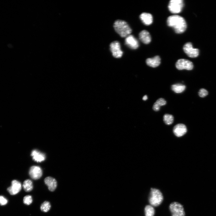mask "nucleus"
<instances>
[{"instance_id": "1", "label": "nucleus", "mask_w": 216, "mask_h": 216, "mask_svg": "<svg viewBox=\"0 0 216 216\" xmlns=\"http://www.w3.org/2000/svg\"><path fill=\"white\" fill-rule=\"evenodd\" d=\"M167 23L168 26L173 28L177 33H182L187 29L185 20L179 15H175L169 16L167 19Z\"/></svg>"}, {"instance_id": "2", "label": "nucleus", "mask_w": 216, "mask_h": 216, "mask_svg": "<svg viewBox=\"0 0 216 216\" xmlns=\"http://www.w3.org/2000/svg\"><path fill=\"white\" fill-rule=\"evenodd\" d=\"M113 27L116 32L123 38H126L132 32L131 28L128 23L123 20H116L114 23Z\"/></svg>"}, {"instance_id": "3", "label": "nucleus", "mask_w": 216, "mask_h": 216, "mask_svg": "<svg viewBox=\"0 0 216 216\" xmlns=\"http://www.w3.org/2000/svg\"><path fill=\"white\" fill-rule=\"evenodd\" d=\"M163 197L160 191L157 189L151 188L149 197V202L153 207L160 205L163 201Z\"/></svg>"}, {"instance_id": "4", "label": "nucleus", "mask_w": 216, "mask_h": 216, "mask_svg": "<svg viewBox=\"0 0 216 216\" xmlns=\"http://www.w3.org/2000/svg\"><path fill=\"white\" fill-rule=\"evenodd\" d=\"M184 7L183 0H172L168 6L170 11L173 14H178L182 11Z\"/></svg>"}, {"instance_id": "5", "label": "nucleus", "mask_w": 216, "mask_h": 216, "mask_svg": "<svg viewBox=\"0 0 216 216\" xmlns=\"http://www.w3.org/2000/svg\"><path fill=\"white\" fill-rule=\"evenodd\" d=\"M169 209L172 214V216H185V213L183 206L177 202L171 203Z\"/></svg>"}, {"instance_id": "6", "label": "nucleus", "mask_w": 216, "mask_h": 216, "mask_svg": "<svg viewBox=\"0 0 216 216\" xmlns=\"http://www.w3.org/2000/svg\"><path fill=\"white\" fill-rule=\"evenodd\" d=\"M183 50L187 55L191 58L196 57L199 54V50L194 49L193 45L190 42L187 43L184 45Z\"/></svg>"}, {"instance_id": "7", "label": "nucleus", "mask_w": 216, "mask_h": 216, "mask_svg": "<svg viewBox=\"0 0 216 216\" xmlns=\"http://www.w3.org/2000/svg\"><path fill=\"white\" fill-rule=\"evenodd\" d=\"M110 50L113 56L116 58H121L123 55V52L121 49V45L117 41H115L110 45Z\"/></svg>"}, {"instance_id": "8", "label": "nucleus", "mask_w": 216, "mask_h": 216, "mask_svg": "<svg viewBox=\"0 0 216 216\" xmlns=\"http://www.w3.org/2000/svg\"><path fill=\"white\" fill-rule=\"evenodd\" d=\"M176 68L179 70L185 69L191 70L194 67L193 63L185 59H180L177 60L176 64Z\"/></svg>"}, {"instance_id": "9", "label": "nucleus", "mask_w": 216, "mask_h": 216, "mask_svg": "<svg viewBox=\"0 0 216 216\" xmlns=\"http://www.w3.org/2000/svg\"><path fill=\"white\" fill-rule=\"evenodd\" d=\"M22 185L21 183L16 180L12 181L11 186L7 188V191L12 195H15L21 189Z\"/></svg>"}, {"instance_id": "10", "label": "nucleus", "mask_w": 216, "mask_h": 216, "mask_svg": "<svg viewBox=\"0 0 216 216\" xmlns=\"http://www.w3.org/2000/svg\"><path fill=\"white\" fill-rule=\"evenodd\" d=\"M29 173L31 178L35 180L40 179L42 175V172L41 168L38 166L31 167L30 169Z\"/></svg>"}, {"instance_id": "11", "label": "nucleus", "mask_w": 216, "mask_h": 216, "mask_svg": "<svg viewBox=\"0 0 216 216\" xmlns=\"http://www.w3.org/2000/svg\"><path fill=\"white\" fill-rule=\"evenodd\" d=\"M126 44L130 49H136L139 46V44L137 39L133 35H130L126 38Z\"/></svg>"}, {"instance_id": "12", "label": "nucleus", "mask_w": 216, "mask_h": 216, "mask_svg": "<svg viewBox=\"0 0 216 216\" xmlns=\"http://www.w3.org/2000/svg\"><path fill=\"white\" fill-rule=\"evenodd\" d=\"M187 132L186 126L183 124H177L174 128L173 132L177 137H181L185 135Z\"/></svg>"}, {"instance_id": "13", "label": "nucleus", "mask_w": 216, "mask_h": 216, "mask_svg": "<svg viewBox=\"0 0 216 216\" xmlns=\"http://www.w3.org/2000/svg\"><path fill=\"white\" fill-rule=\"evenodd\" d=\"M44 182L50 191H54L56 189L57 187V182L55 178L47 177L45 179Z\"/></svg>"}, {"instance_id": "14", "label": "nucleus", "mask_w": 216, "mask_h": 216, "mask_svg": "<svg viewBox=\"0 0 216 216\" xmlns=\"http://www.w3.org/2000/svg\"><path fill=\"white\" fill-rule=\"evenodd\" d=\"M140 20L145 25L148 26L153 22V16L151 14L147 13H143L140 16Z\"/></svg>"}, {"instance_id": "15", "label": "nucleus", "mask_w": 216, "mask_h": 216, "mask_svg": "<svg viewBox=\"0 0 216 216\" xmlns=\"http://www.w3.org/2000/svg\"><path fill=\"white\" fill-rule=\"evenodd\" d=\"M140 40L143 43L148 44L151 41V38L148 32L145 30L141 31L139 34Z\"/></svg>"}, {"instance_id": "16", "label": "nucleus", "mask_w": 216, "mask_h": 216, "mask_svg": "<svg viewBox=\"0 0 216 216\" xmlns=\"http://www.w3.org/2000/svg\"><path fill=\"white\" fill-rule=\"evenodd\" d=\"M31 156L33 160L37 162H40L44 161L46 158L45 155L37 150H33L31 153Z\"/></svg>"}, {"instance_id": "17", "label": "nucleus", "mask_w": 216, "mask_h": 216, "mask_svg": "<svg viewBox=\"0 0 216 216\" xmlns=\"http://www.w3.org/2000/svg\"><path fill=\"white\" fill-rule=\"evenodd\" d=\"M146 63L149 66L156 68L161 63V59L158 56H156L153 58L148 59Z\"/></svg>"}, {"instance_id": "18", "label": "nucleus", "mask_w": 216, "mask_h": 216, "mask_svg": "<svg viewBox=\"0 0 216 216\" xmlns=\"http://www.w3.org/2000/svg\"><path fill=\"white\" fill-rule=\"evenodd\" d=\"M166 104V101L163 98H160L158 99L154 104L153 106V110L157 111L159 110L161 106L164 105Z\"/></svg>"}, {"instance_id": "19", "label": "nucleus", "mask_w": 216, "mask_h": 216, "mask_svg": "<svg viewBox=\"0 0 216 216\" xmlns=\"http://www.w3.org/2000/svg\"><path fill=\"white\" fill-rule=\"evenodd\" d=\"M186 86L182 84H174L172 86V90L176 93H179L183 92L185 90Z\"/></svg>"}, {"instance_id": "20", "label": "nucleus", "mask_w": 216, "mask_h": 216, "mask_svg": "<svg viewBox=\"0 0 216 216\" xmlns=\"http://www.w3.org/2000/svg\"><path fill=\"white\" fill-rule=\"evenodd\" d=\"M23 187L25 191L27 192L31 191L33 188L32 182L30 180H27L24 182Z\"/></svg>"}, {"instance_id": "21", "label": "nucleus", "mask_w": 216, "mask_h": 216, "mask_svg": "<svg viewBox=\"0 0 216 216\" xmlns=\"http://www.w3.org/2000/svg\"><path fill=\"white\" fill-rule=\"evenodd\" d=\"M163 121L166 124L170 125L174 122V118L172 115L166 114L163 116Z\"/></svg>"}, {"instance_id": "22", "label": "nucleus", "mask_w": 216, "mask_h": 216, "mask_svg": "<svg viewBox=\"0 0 216 216\" xmlns=\"http://www.w3.org/2000/svg\"><path fill=\"white\" fill-rule=\"evenodd\" d=\"M155 211L154 208L151 205H147L145 208V216H154Z\"/></svg>"}, {"instance_id": "23", "label": "nucleus", "mask_w": 216, "mask_h": 216, "mask_svg": "<svg viewBox=\"0 0 216 216\" xmlns=\"http://www.w3.org/2000/svg\"><path fill=\"white\" fill-rule=\"evenodd\" d=\"M51 208V205L49 202L45 201L42 204L40 209L41 211L44 212L49 211Z\"/></svg>"}, {"instance_id": "24", "label": "nucleus", "mask_w": 216, "mask_h": 216, "mask_svg": "<svg viewBox=\"0 0 216 216\" xmlns=\"http://www.w3.org/2000/svg\"><path fill=\"white\" fill-rule=\"evenodd\" d=\"M33 202L32 197L30 195L24 197L23 202L24 204L27 205L31 204Z\"/></svg>"}, {"instance_id": "25", "label": "nucleus", "mask_w": 216, "mask_h": 216, "mask_svg": "<svg viewBox=\"0 0 216 216\" xmlns=\"http://www.w3.org/2000/svg\"><path fill=\"white\" fill-rule=\"evenodd\" d=\"M199 94L200 97L204 98L208 95V92L205 89H201L199 91Z\"/></svg>"}, {"instance_id": "26", "label": "nucleus", "mask_w": 216, "mask_h": 216, "mask_svg": "<svg viewBox=\"0 0 216 216\" xmlns=\"http://www.w3.org/2000/svg\"><path fill=\"white\" fill-rule=\"evenodd\" d=\"M7 200L4 196H0V205L4 206L7 204L8 203Z\"/></svg>"}, {"instance_id": "27", "label": "nucleus", "mask_w": 216, "mask_h": 216, "mask_svg": "<svg viewBox=\"0 0 216 216\" xmlns=\"http://www.w3.org/2000/svg\"><path fill=\"white\" fill-rule=\"evenodd\" d=\"M148 99V97L147 95H145L144 96L143 98V100L144 101H146Z\"/></svg>"}]
</instances>
